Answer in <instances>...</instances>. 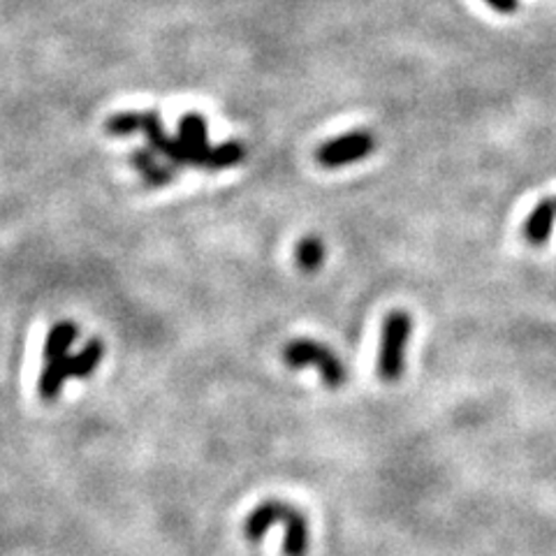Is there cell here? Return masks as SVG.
Instances as JSON below:
<instances>
[{"label": "cell", "instance_id": "cell-1", "mask_svg": "<svg viewBox=\"0 0 556 556\" xmlns=\"http://www.w3.org/2000/svg\"><path fill=\"white\" fill-rule=\"evenodd\" d=\"M283 525L286 527V543H283V554L286 556H306L308 552V525L300 510H294L292 506L283 501H265L249 515V519L243 521V535L249 538L251 543H260L263 535L276 527Z\"/></svg>", "mask_w": 556, "mask_h": 556}, {"label": "cell", "instance_id": "cell-2", "mask_svg": "<svg viewBox=\"0 0 556 556\" xmlns=\"http://www.w3.org/2000/svg\"><path fill=\"white\" fill-rule=\"evenodd\" d=\"M413 332V318L406 311H392L382 323L378 374L382 380L394 382L402 378L406 364V345Z\"/></svg>", "mask_w": 556, "mask_h": 556}, {"label": "cell", "instance_id": "cell-3", "mask_svg": "<svg viewBox=\"0 0 556 556\" xmlns=\"http://www.w3.org/2000/svg\"><path fill=\"white\" fill-rule=\"evenodd\" d=\"M283 359L292 369L316 367L325 380V386H329V388H341L348 378L343 362L332 351H329L327 345H323L318 341H311V339L290 341L283 351Z\"/></svg>", "mask_w": 556, "mask_h": 556}, {"label": "cell", "instance_id": "cell-4", "mask_svg": "<svg viewBox=\"0 0 556 556\" xmlns=\"http://www.w3.org/2000/svg\"><path fill=\"white\" fill-rule=\"evenodd\" d=\"M177 167L190 165L208 169L214 155V144H208V124L200 112L181 116L177 128Z\"/></svg>", "mask_w": 556, "mask_h": 556}, {"label": "cell", "instance_id": "cell-5", "mask_svg": "<svg viewBox=\"0 0 556 556\" xmlns=\"http://www.w3.org/2000/svg\"><path fill=\"white\" fill-rule=\"evenodd\" d=\"M374 151H376V137L369 130H353L325 142L316 153V161L327 169H334V167L364 161Z\"/></svg>", "mask_w": 556, "mask_h": 556}, {"label": "cell", "instance_id": "cell-6", "mask_svg": "<svg viewBox=\"0 0 556 556\" xmlns=\"http://www.w3.org/2000/svg\"><path fill=\"white\" fill-rule=\"evenodd\" d=\"M130 165L142 177L149 188H163L174 179V165L167 161H159V153H153L149 147H142L130 153Z\"/></svg>", "mask_w": 556, "mask_h": 556}, {"label": "cell", "instance_id": "cell-7", "mask_svg": "<svg viewBox=\"0 0 556 556\" xmlns=\"http://www.w3.org/2000/svg\"><path fill=\"white\" fill-rule=\"evenodd\" d=\"M556 220V198H547L543 202H538V206L529 214L527 225H525V237L533 247H545L552 228Z\"/></svg>", "mask_w": 556, "mask_h": 556}, {"label": "cell", "instance_id": "cell-8", "mask_svg": "<svg viewBox=\"0 0 556 556\" xmlns=\"http://www.w3.org/2000/svg\"><path fill=\"white\" fill-rule=\"evenodd\" d=\"M102 357H104V345H102L100 339L89 341L75 355L70 353L67 355V376H70V380L89 378L100 367Z\"/></svg>", "mask_w": 556, "mask_h": 556}, {"label": "cell", "instance_id": "cell-9", "mask_svg": "<svg viewBox=\"0 0 556 556\" xmlns=\"http://www.w3.org/2000/svg\"><path fill=\"white\" fill-rule=\"evenodd\" d=\"M79 339V327L73 323H59L49 329V337L45 341V362L51 359H61L70 355V348L75 345V341Z\"/></svg>", "mask_w": 556, "mask_h": 556}, {"label": "cell", "instance_id": "cell-10", "mask_svg": "<svg viewBox=\"0 0 556 556\" xmlns=\"http://www.w3.org/2000/svg\"><path fill=\"white\" fill-rule=\"evenodd\" d=\"M294 263L302 271H318L325 263V243L318 237H304L294 249Z\"/></svg>", "mask_w": 556, "mask_h": 556}, {"label": "cell", "instance_id": "cell-11", "mask_svg": "<svg viewBox=\"0 0 556 556\" xmlns=\"http://www.w3.org/2000/svg\"><path fill=\"white\" fill-rule=\"evenodd\" d=\"M484 3L501 14H513L519 10V0H484Z\"/></svg>", "mask_w": 556, "mask_h": 556}]
</instances>
